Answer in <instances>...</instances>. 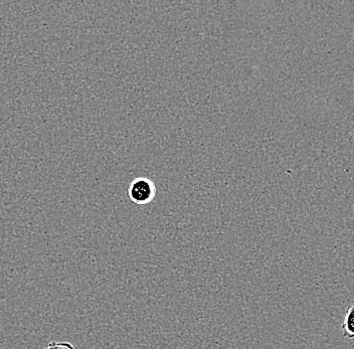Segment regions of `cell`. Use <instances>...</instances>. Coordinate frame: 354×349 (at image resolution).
Instances as JSON below:
<instances>
[{
    "label": "cell",
    "mask_w": 354,
    "mask_h": 349,
    "mask_svg": "<svg viewBox=\"0 0 354 349\" xmlns=\"http://www.w3.org/2000/svg\"><path fill=\"white\" fill-rule=\"evenodd\" d=\"M128 196L135 205H148L153 202L156 196L155 183L147 178H135L128 187Z\"/></svg>",
    "instance_id": "obj_1"
},
{
    "label": "cell",
    "mask_w": 354,
    "mask_h": 349,
    "mask_svg": "<svg viewBox=\"0 0 354 349\" xmlns=\"http://www.w3.org/2000/svg\"><path fill=\"white\" fill-rule=\"evenodd\" d=\"M343 337L353 339L354 337V307L349 305L345 313L344 320L342 324Z\"/></svg>",
    "instance_id": "obj_2"
},
{
    "label": "cell",
    "mask_w": 354,
    "mask_h": 349,
    "mask_svg": "<svg viewBox=\"0 0 354 349\" xmlns=\"http://www.w3.org/2000/svg\"><path fill=\"white\" fill-rule=\"evenodd\" d=\"M44 349H76V348L70 342L52 341Z\"/></svg>",
    "instance_id": "obj_3"
}]
</instances>
